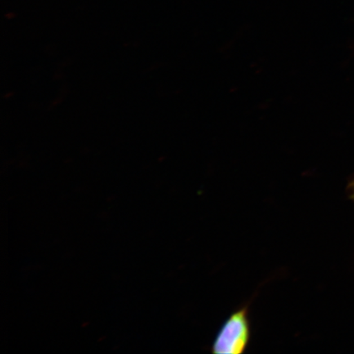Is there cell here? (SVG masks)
Listing matches in <instances>:
<instances>
[{
  "mask_svg": "<svg viewBox=\"0 0 354 354\" xmlns=\"http://www.w3.org/2000/svg\"><path fill=\"white\" fill-rule=\"evenodd\" d=\"M251 337L250 308H239L225 321L212 344L214 354H242L249 347Z\"/></svg>",
  "mask_w": 354,
  "mask_h": 354,
  "instance_id": "obj_1",
  "label": "cell"
},
{
  "mask_svg": "<svg viewBox=\"0 0 354 354\" xmlns=\"http://www.w3.org/2000/svg\"><path fill=\"white\" fill-rule=\"evenodd\" d=\"M351 198L354 201V185H353V188L351 189Z\"/></svg>",
  "mask_w": 354,
  "mask_h": 354,
  "instance_id": "obj_2",
  "label": "cell"
}]
</instances>
